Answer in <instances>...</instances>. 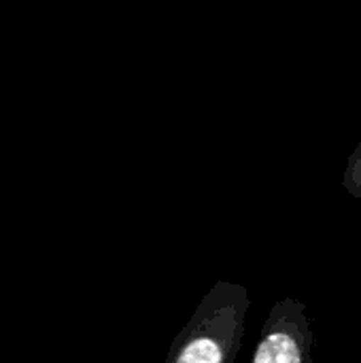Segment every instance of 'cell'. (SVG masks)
I'll use <instances>...</instances> for the list:
<instances>
[{"label": "cell", "mask_w": 361, "mask_h": 363, "mask_svg": "<svg viewBox=\"0 0 361 363\" xmlns=\"http://www.w3.org/2000/svg\"><path fill=\"white\" fill-rule=\"evenodd\" d=\"M181 363H219L223 359L221 349L217 347V342L206 340V338H198L191 340L177 357Z\"/></svg>", "instance_id": "obj_2"}, {"label": "cell", "mask_w": 361, "mask_h": 363, "mask_svg": "<svg viewBox=\"0 0 361 363\" xmlns=\"http://www.w3.org/2000/svg\"><path fill=\"white\" fill-rule=\"evenodd\" d=\"M255 363H300L302 353L296 345V340L289 334L277 332L270 334L253 355Z\"/></svg>", "instance_id": "obj_1"}]
</instances>
